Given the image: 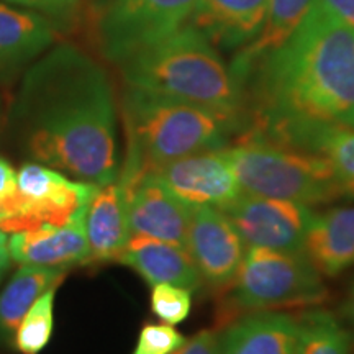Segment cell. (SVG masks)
<instances>
[{
    "instance_id": "cell-2",
    "label": "cell",
    "mask_w": 354,
    "mask_h": 354,
    "mask_svg": "<svg viewBox=\"0 0 354 354\" xmlns=\"http://www.w3.org/2000/svg\"><path fill=\"white\" fill-rule=\"evenodd\" d=\"M236 82L245 131L266 140L317 123L354 128V30L315 0L297 28Z\"/></svg>"
},
{
    "instance_id": "cell-4",
    "label": "cell",
    "mask_w": 354,
    "mask_h": 354,
    "mask_svg": "<svg viewBox=\"0 0 354 354\" xmlns=\"http://www.w3.org/2000/svg\"><path fill=\"white\" fill-rule=\"evenodd\" d=\"M127 149L146 174L174 159L227 148L245 123L215 110L127 87L123 95Z\"/></svg>"
},
{
    "instance_id": "cell-13",
    "label": "cell",
    "mask_w": 354,
    "mask_h": 354,
    "mask_svg": "<svg viewBox=\"0 0 354 354\" xmlns=\"http://www.w3.org/2000/svg\"><path fill=\"white\" fill-rule=\"evenodd\" d=\"M57 24L0 0V81H10L56 44Z\"/></svg>"
},
{
    "instance_id": "cell-19",
    "label": "cell",
    "mask_w": 354,
    "mask_h": 354,
    "mask_svg": "<svg viewBox=\"0 0 354 354\" xmlns=\"http://www.w3.org/2000/svg\"><path fill=\"white\" fill-rule=\"evenodd\" d=\"M304 253L322 276L336 277L354 268V207H333L313 215Z\"/></svg>"
},
{
    "instance_id": "cell-8",
    "label": "cell",
    "mask_w": 354,
    "mask_h": 354,
    "mask_svg": "<svg viewBox=\"0 0 354 354\" xmlns=\"http://www.w3.org/2000/svg\"><path fill=\"white\" fill-rule=\"evenodd\" d=\"M198 0H109L97 33L102 53L120 63L140 48L156 43L184 26Z\"/></svg>"
},
{
    "instance_id": "cell-24",
    "label": "cell",
    "mask_w": 354,
    "mask_h": 354,
    "mask_svg": "<svg viewBox=\"0 0 354 354\" xmlns=\"http://www.w3.org/2000/svg\"><path fill=\"white\" fill-rule=\"evenodd\" d=\"M59 286L50 287L39 295L13 335L15 348L24 354H38L50 343L55 328V299Z\"/></svg>"
},
{
    "instance_id": "cell-5",
    "label": "cell",
    "mask_w": 354,
    "mask_h": 354,
    "mask_svg": "<svg viewBox=\"0 0 354 354\" xmlns=\"http://www.w3.org/2000/svg\"><path fill=\"white\" fill-rule=\"evenodd\" d=\"M243 192L299 202L307 207L335 202L339 190L320 156L245 131L223 148Z\"/></svg>"
},
{
    "instance_id": "cell-31",
    "label": "cell",
    "mask_w": 354,
    "mask_h": 354,
    "mask_svg": "<svg viewBox=\"0 0 354 354\" xmlns=\"http://www.w3.org/2000/svg\"><path fill=\"white\" fill-rule=\"evenodd\" d=\"M10 264V253H8V236L6 232L0 230V279L3 277V274L8 269Z\"/></svg>"
},
{
    "instance_id": "cell-12",
    "label": "cell",
    "mask_w": 354,
    "mask_h": 354,
    "mask_svg": "<svg viewBox=\"0 0 354 354\" xmlns=\"http://www.w3.org/2000/svg\"><path fill=\"white\" fill-rule=\"evenodd\" d=\"M10 259L20 266L68 269L87 264L88 245L86 236V215L64 225L39 227L13 232L8 236Z\"/></svg>"
},
{
    "instance_id": "cell-21",
    "label": "cell",
    "mask_w": 354,
    "mask_h": 354,
    "mask_svg": "<svg viewBox=\"0 0 354 354\" xmlns=\"http://www.w3.org/2000/svg\"><path fill=\"white\" fill-rule=\"evenodd\" d=\"M64 276L66 269L20 266L0 292V342L13 338L30 307L50 287L59 286Z\"/></svg>"
},
{
    "instance_id": "cell-30",
    "label": "cell",
    "mask_w": 354,
    "mask_h": 354,
    "mask_svg": "<svg viewBox=\"0 0 354 354\" xmlns=\"http://www.w3.org/2000/svg\"><path fill=\"white\" fill-rule=\"evenodd\" d=\"M330 15L354 30V0H317Z\"/></svg>"
},
{
    "instance_id": "cell-27",
    "label": "cell",
    "mask_w": 354,
    "mask_h": 354,
    "mask_svg": "<svg viewBox=\"0 0 354 354\" xmlns=\"http://www.w3.org/2000/svg\"><path fill=\"white\" fill-rule=\"evenodd\" d=\"M3 2L41 13L59 26L73 20L79 8V0H3Z\"/></svg>"
},
{
    "instance_id": "cell-17",
    "label": "cell",
    "mask_w": 354,
    "mask_h": 354,
    "mask_svg": "<svg viewBox=\"0 0 354 354\" xmlns=\"http://www.w3.org/2000/svg\"><path fill=\"white\" fill-rule=\"evenodd\" d=\"M268 6L269 0H198L189 25L214 44L234 50L258 37Z\"/></svg>"
},
{
    "instance_id": "cell-1",
    "label": "cell",
    "mask_w": 354,
    "mask_h": 354,
    "mask_svg": "<svg viewBox=\"0 0 354 354\" xmlns=\"http://www.w3.org/2000/svg\"><path fill=\"white\" fill-rule=\"evenodd\" d=\"M10 127L35 162L97 187L117 179L113 86L107 71L76 44H53L24 71Z\"/></svg>"
},
{
    "instance_id": "cell-3",
    "label": "cell",
    "mask_w": 354,
    "mask_h": 354,
    "mask_svg": "<svg viewBox=\"0 0 354 354\" xmlns=\"http://www.w3.org/2000/svg\"><path fill=\"white\" fill-rule=\"evenodd\" d=\"M117 66L127 87L215 110L246 128L241 88L230 66L192 25L140 48Z\"/></svg>"
},
{
    "instance_id": "cell-7",
    "label": "cell",
    "mask_w": 354,
    "mask_h": 354,
    "mask_svg": "<svg viewBox=\"0 0 354 354\" xmlns=\"http://www.w3.org/2000/svg\"><path fill=\"white\" fill-rule=\"evenodd\" d=\"M19 196L0 230L20 232L39 225H64L86 215L97 185L76 180L39 162H26L17 172Z\"/></svg>"
},
{
    "instance_id": "cell-26",
    "label": "cell",
    "mask_w": 354,
    "mask_h": 354,
    "mask_svg": "<svg viewBox=\"0 0 354 354\" xmlns=\"http://www.w3.org/2000/svg\"><path fill=\"white\" fill-rule=\"evenodd\" d=\"M185 336L167 323H146L131 354H171L185 343Z\"/></svg>"
},
{
    "instance_id": "cell-6",
    "label": "cell",
    "mask_w": 354,
    "mask_h": 354,
    "mask_svg": "<svg viewBox=\"0 0 354 354\" xmlns=\"http://www.w3.org/2000/svg\"><path fill=\"white\" fill-rule=\"evenodd\" d=\"M227 289L228 304L236 313L307 307L328 299L322 272L307 254L259 246H246L240 269Z\"/></svg>"
},
{
    "instance_id": "cell-32",
    "label": "cell",
    "mask_w": 354,
    "mask_h": 354,
    "mask_svg": "<svg viewBox=\"0 0 354 354\" xmlns=\"http://www.w3.org/2000/svg\"><path fill=\"white\" fill-rule=\"evenodd\" d=\"M344 313H346V318L349 320V323L354 326V287L353 290L349 292L346 304H344Z\"/></svg>"
},
{
    "instance_id": "cell-11",
    "label": "cell",
    "mask_w": 354,
    "mask_h": 354,
    "mask_svg": "<svg viewBox=\"0 0 354 354\" xmlns=\"http://www.w3.org/2000/svg\"><path fill=\"white\" fill-rule=\"evenodd\" d=\"M202 282L212 289H227L246 253V243L223 212L212 207L190 209L185 240Z\"/></svg>"
},
{
    "instance_id": "cell-9",
    "label": "cell",
    "mask_w": 354,
    "mask_h": 354,
    "mask_svg": "<svg viewBox=\"0 0 354 354\" xmlns=\"http://www.w3.org/2000/svg\"><path fill=\"white\" fill-rule=\"evenodd\" d=\"M238 230L246 246L304 253L312 223V207L282 198L241 192L221 209Z\"/></svg>"
},
{
    "instance_id": "cell-14",
    "label": "cell",
    "mask_w": 354,
    "mask_h": 354,
    "mask_svg": "<svg viewBox=\"0 0 354 354\" xmlns=\"http://www.w3.org/2000/svg\"><path fill=\"white\" fill-rule=\"evenodd\" d=\"M190 209L154 177L145 174L130 192L128 221L131 234L185 246Z\"/></svg>"
},
{
    "instance_id": "cell-18",
    "label": "cell",
    "mask_w": 354,
    "mask_h": 354,
    "mask_svg": "<svg viewBox=\"0 0 354 354\" xmlns=\"http://www.w3.org/2000/svg\"><path fill=\"white\" fill-rule=\"evenodd\" d=\"M299 320L289 313H246L218 333L220 354H295Z\"/></svg>"
},
{
    "instance_id": "cell-28",
    "label": "cell",
    "mask_w": 354,
    "mask_h": 354,
    "mask_svg": "<svg viewBox=\"0 0 354 354\" xmlns=\"http://www.w3.org/2000/svg\"><path fill=\"white\" fill-rule=\"evenodd\" d=\"M17 196H19L17 171L7 159L0 158V221L7 218Z\"/></svg>"
},
{
    "instance_id": "cell-20",
    "label": "cell",
    "mask_w": 354,
    "mask_h": 354,
    "mask_svg": "<svg viewBox=\"0 0 354 354\" xmlns=\"http://www.w3.org/2000/svg\"><path fill=\"white\" fill-rule=\"evenodd\" d=\"M274 143L320 156L330 166L342 198L354 201V128L317 123L292 130Z\"/></svg>"
},
{
    "instance_id": "cell-10",
    "label": "cell",
    "mask_w": 354,
    "mask_h": 354,
    "mask_svg": "<svg viewBox=\"0 0 354 354\" xmlns=\"http://www.w3.org/2000/svg\"><path fill=\"white\" fill-rule=\"evenodd\" d=\"M149 172L189 209L221 210L243 192L223 148L189 154Z\"/></svg>"
},
{
    "instance_id": "cell-29",
    "label": "cell",
    "mask_w": 354,
    "mask_h": 354,
    "mask_svg": "<svg viewBox=\"0 0 354 354\" xmlns=\"http://www.w3.org/2000/svg\"><path fill=\"white\" fill-rule=\"evenodd\" d=\"M171 354H220L218 333L214 330L198 331Z\"/></svg>"
},
{
    "instance_id": "cell-15",
    "label": "cell",
    "mask_w": 354,
    "mask_h": 354,
    "mask_svg": "<svg viewBox=\"0 0 354 354\" xmlns=\"http://www.w3.org/2000/svg\"><path fill=\"white\" fill-rule=\"evenodd\" d=\"M128 205L130 189L118 177L97 187L86 212L87 264L118 259L131 236Z\"/></svg>"
},
{
    "instance_id": "cell-22",
    "label": "cell",
    "mask_w": 354,
    "mask_h": 354,
    "mask_svg": "<svg viewBox=\"0 0 354 354\" xmlns=\"http://www.w3.org/2000/svg\"><path fill=\"white\" fill-rule=\"evenodd\" d=\"M313 2L315 0H269L264 24L258 37L246 46L240 48V53L234 56L230 66L234 81L254 59L284 41L304 20Z\"/></svg>"
},
{
    "instance_id": "cell-25",
    "label": "cell",
    "mask_w": 354,
    "mask_h": 354,
    "mask_svg": "<svg viewBox=\"0 0 354 354\" xmlns=\"http://www.w3.org/2000/svg\"><path fill=\"white\" fill-rule=\"evenodd\" d=\"M151 310L159 320L167 325H179L187 320L192 310V292L172 284L151 287Z\"/></svg>"
},
{
    "instance_id": "cell-23",
    "label": "cell",
    "mask_w": 354,
    "mask_h": 354,
    "mask_svg": "<svg viewBox=\"0 0 354 354\" xmlns=\"http://www.w3.org/2000/svg\"><path fill=\"white\" fill-rule=\"evenodd\" d=\"M297 320L295 354H351V335L328 310H310Z\"/></svg>"
},
{
    "instance_id": "cell-16",
    "label": "cell",
    "mask_w": 354,
    "mask_h": 354,
    "mask_svg": "<svg viewBox=\"0 0 354 354\" xmlns=\"http://www.w3.org/2000/svg\"><path fill=\"white\" fill-rule=\"evenodd\" d=\"M117 263L128 266L146 284H172L194 292L203 287L187 248L154 238L131 234Z\"/></svg>"
}]
</instances>
